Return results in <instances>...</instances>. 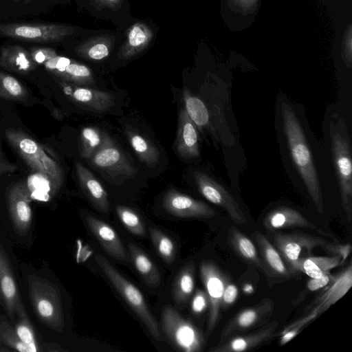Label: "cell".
Masks as SVG:
<instances>
[{
    "label": "cell",
    "instance_id": "cell-22",
    "mask_svg": "<svg viewBox=\"0 0 352 352\" xmlns=\"http://www.w3.org/2000/svg\"><path fill=\"white\" fill-rule=\"evenodd\" d=\"M228 242L235 253L248 263L263 274L268 280L273 278L263 263L253 242L236 227L228 231Z\"/></svg>",
    "mask_w": 352,
    "mask_h": 352
},
{
    "label": "cell",
    "instance_id": "cell-2",
    "mask_svg": "<svg viewBox=\"0 0 352 352\" xmlns=\"http://www.w3.org/2000/svg\"><path fill=\"white\" fill-rule=\"evenodd\" d=\"M346 100L329 105L322 124V140L336 178L341 206L348 221L352 217L351 107Z\"/></svg>",
    "mask_w": 352,
    "mask_h": 352
},
{
    "label": "cell",
    "instance_id": "cell-39",
    "mask_svg": "<svg viewBox=\"0 0 352 352\" xmlns=\"http://www.w3.org/2000/svg\"><path fill=\"white\" fill-rule=\"evenodd\" d=\"M0 85L3 90L12 97L19 98L24 95L21 84L10 75L0 72Z\"/></svg>",
    "mask_w": 352,
    "mask_h": 352
},
{
    "label": "cell",
    "instance_id": "cell-18",
    "mask_svg": "<svg viewBox=\"0 0 352 352\" xmlns=\"http://www.w3.org/2000/svg\"><path fill=\"white\" fill-rule=\"evenodd\" d=\"M278 326V321H272L253 333L242 336H235L219 342V344L211 348L210 351L241 352L249 351L270 340L275 335Z\"/></svg>",
    "mask_w": 352,
    "mask_h": 352
},
{
    "label": "cell",
    "instance_id": "cell-44",
    "mask_svg": "<svg viewBox=\"0 0 352 352\" xmlns=\"http://www.w3.org/2000/svg\"><path fill=\"white\" fill-rule=\"evenodd\" d=\"M146 40L145 32L140 27H134L129 35V43L133 47H140Z\"/></svg>",
    "mask_w": 352,
    "mask_h": 352
},
{
    "label": "cell",
    "instance_id": "cell-14",
    "mask_svg": "<svg viewBox=\"0 0 352 352\" xmlns=\"http://www.w3.org/2000/svg\"><path fill=\"white\" fill-rule=\"evenodd\" d=\"M163 207L172 215L182 218H212L216 214L206 203L175 190L165 194Z\"/></svg>",
    "mask_w": 352,
    "mask_h": 352
},
{
    "label": "cell",
    "instance_id": "cell-35",
    "mask_svg": "<svg viewBox=\"0 0 352 352\" xmlns=\"http://www.w3.org/2000/svg\"><path fill=\"white\" fill-rule=\"evenodd\" d=\"M116 210L121 222L132 234L140 237L144 236V223L134 210L124 206H117Z\"/></svg>",
    "mask_w": 352,
    "mask_h": 352
},
{
    "label": "cell",
    "instance_id": "cell-32",
    "mask_svg": "<svg viewBox=\"0 0 352 352\" xmlns=\"http://www.w3.org/2000/svg\"><path fill=\"white\" fill-rule=\"evenodd\" d=\"M104 132L96 127L82 129L80 137V154L82 158L90 159L101 146Z\"/></svg>",
    "mask_w": 352,
    "mask_h": 352
},
{
    "label": "cell",
    "instance_id": "cell-24",
    "mask_svg": "<svg viewBox=\"0 0 352 352\" xmlns=\"http://www.w3.org/2000/svg\"><path fill=\"white\" fill-rule=\"evenodd\" d=\"M34 62L29 50L19 45L0 47V66L12 72L26 74L34 69Z\"/></svg>",
    "mask_w": 352,
    "mask_h": 352
},
{
    "label": "cell",
    "instance_id": "cell-41",
    "mask_svg": "<svg viewBox=\"0 0 352 352\" xmlns=\"http://www.w3.org/2000/svg\"><path fill=\"white\" fill-rule=\"evenodd\" d=\"M322 248L329 254L340 256L341 258V265L346 261L351 250L350 243L338 244L331 242L326 243Z\"/></svg>",
    "mask_w": 352,
    "mask_h": 352
},
{
    "label": "cell",
    "instance_id": "cell-23",
    "mask_svg": "<svg viewBox=\"0 0 352 352\" xmlns=\"http://www.w3.org/2000/svg\"><path fill=\"white\" fill-rule=\"evenodd\" d=\"M80 188L91 204L100 211L107 212L110 205L108 195L100 182L80 163L76 164Z\"/></svg>",
    "mask_w": 352,
    "mask_h": 352
},
{
    "label": "cell",
    "instance_id": "cell-13",
    "mask_svg": "<svg viewBox=\"0 0 352 352\" xmlns=\"http://www.w3.org/2000/svg\"><path fill=\"white\" fill-rule=\"evenodd\" d=\"M274 305L270 299H263L253 307L243 309L223 328L220 342L236 333L245 331L265 322L272 315Z\"/></svg>",
    "mask_w": 352,
    "mask_h": 352
},
{
    "label": "cell",
    "instance_id": "cell-50",
    "mask_svg": "<svg viewBox=\"0 0 352 352\" xmlns=\"http://www.w3.org/2000/svg\"><path fill=\"white\" fill-rule=\"evenodd\" d=\"M109 1H114V0H109Z\"/></svg>",
    "mask_w": 352,
    "mask_h": 352
},
{
    "label": "cell",
    "instance_id": "cell-34",
    "mask_svg": "<svg viewBox=\"0 0 352 352\" xmlns=\"http://www.w3.org/2000/svg\"><path fill=\"white\" fill-rule=\"evenodd\" d=\"M52 74L78 84H90L93 82L91 73L84 65L71 62L63 68L51 72Z\"/></svg>",
    "mask_w": 352,
    "mask_h": 352
},
{
    "label": "cell",
    "instance_id": "cell-27",
    "mask_svg": "<svg viewBox=\"0 0 352 352\" xmlns=\"http://www.w3.org/2000/svg\"><path fill=\"white\" fill-rule=\"evenodd\" d=\"M128 247L130 259L144 282L151 287H158L161 283V275L157 267L136 245L130 243Z\"/></svg>",
    "mask_w": 352,
    "mask_h": 352
},
{
    "label": "cell",
    "instance_id": "cell-8",
    "mask_svg": "<svg viewBox=\"0 0 352 352\" xmlns=\"http://www.w3.org/2000/svg\"><path fill=\"white\" fill-rule=\"evenodd\" d=\"M199 271L209 301L206 336H210L219 320L223 290L230 280L228 276L211 261H202Z\"/></svg>",
    "mask_w": 352,
    "mask_h": 352
},
{
    "label": "cell",
    "instance_id": "cell-20",
    "mask_svg": "<svg viewBox=\"0 0 352 352\" xmlns=\"http://www.w3.org/2000/svg\"><path fill=\"white\" fill-rule=\"evenodd\" d=\"M0 292L10 318L16 314L19 318L28 317L20 299L9 261L3 252L0 253Z\"/></svg>",
    "mask_w": 352,
    "mask_h": 352
},
{
    "label": "cell",
    "instance_id": "cell-48",
    "mask_svg": "<svg viewBox=\"0 0 352 352\" xmlns=\"http://www.w3.org/2000/svg\"><path fill=\"white\" fill-rule=\"evenodd\" d=\"M232 3L242 11L253 10L258 3V0H230Z\"/></svg>",
    "mask_w": 352,
    "mask_h": 352
},
{
    "label": "cell",
    "instance_id": "cell-12",
    "mask_svg": "<svg viewBox=\"0 0 352 352\" xmlns=\"http://www.w3.org/2000/svg\"><path fill=\"white\" fill-rule=\"evenodd\" d=\"M352 286L351 262L322 288L318 296L305 309V313L314 312L318 316L341 299Z\"/></svg>",
    "mask_w": 352,
    "mask_h": 352
},
{
    "label": "cell",
    "instance_id": "cell-21",
    "mask_svg": "<svg viewBox=\"0 0 352 352\" xmlns=\"http://www.w3.org/2000/svg\"><path fill=\"white\" fill-rule=\"evenodd\" d=\"M254 236L258 246L261 258L273 278L290 279L296 276L298 273L289 268L278 250L265 236L256 232Z\"/></svg>",
    "mask_w": 352,
    "mask_h": 352
},
{
    "label": "cell",
    "instance_id": "cell-10",
    "mask_svg": "<svg viewBox=\"0 0 352 352\" xmlns=\"http://www.w3.org/2000/svg\"><path fill=\"white\" fill-rule=\"evenodd\" d=\"M90 159L96 168L111 176L132 177L138 171L134 164L106 133L101 146Z\"/></svg>",
    "mask_w": 352,
    "mask_h": 352
},
{
    "label": "cell",
    "instance_id": "cell-15",
    "mask_svg": "<svg viewBox=\"0 0 352 352\" xmlns=\"http://www.w3.org/2000/svg\"><path fill=\"white\" fill-rule=\"evenodd\" d=\"M8 201L14 228L19 235L24 236L32 222L31 197L26 184L20 182L12 186L8 192Z\"/></svg>",
    "mask_w": 352,
    "mask_h": 352
},
{
    "label": "cell",
    "instance_id": "cell-33",
    "mask_svg": "<svg viewBox=\"0 0 352 352\" xmlns=\"http://www.w3.org/2000/svg\"><path fill=\"white\" fill-rule=\"evenodd\" d=\"M148 232L155 250L160 257L168 264L175 258V246L172 239L161 230L149 227Z\"/></svg>",
    "mask_w": 352,
    "mask_h": 352
},
{
    "label": "cell",
    "instance_id": "cell-49",
    "mask_svg": "<svg viewBox=\"0 0 352 352\" xmlns=\"http://www.w3.org/2000/svg\"><path fill=\"white\" fill-rule=\"evenodd\" d=\"M1 250H0V253H1ZM1 292H0V298H1Z\"/></svg>",
    "mask_w": 352,
    "mask_h": 352
},
{
    "label": "cell",
    "instance_id": "cell-25",
    "mask_svg": "<svg viewBox=\"0 0 352 352\" xmlns=\"http://www.w3.org/2000/svg\"><path fill=\"white\" fill-rule=\"evenodd\" d=\"M341 265V258L333 256H304L293 263L289 269L294 272H302L310 278H318Z\"/></svg>",
    "mask_w": 352,
    "mask_h": 352
},
{
    "label": "cell",
    "instance_id": "cell-26",
    "mask_svg": "<svg viewBox=\"0 0 352 352\" xmlns=\"http://www.w3.org/2000/svg\"><path fill=\"white\" fill-rule=\"evenodd\" d=\"M71 95L76 102L96 111H107L115 104V97L111 94L91 88L76 87Z\"/></svg>",
    "mask_w": 352,
    "mask_h": 352
},
{
    "label": "cell",
    "instance_id": "cell-36",
    "mask_svg": "<svg viewBox=\"0 0 352 352\" xmlns=\"http://www.w3.org/2000/svg\"><path fill=\"white\" fill-rule=\"evenodd\" d=\"M0 341L21 352H34L29 346L19 339L14 328L4 321L0 322Z\"/></svg>",
    "mask_w": 352,
    "mask_h": 352
},
{
    "label": "cell",
    "instance_id": "cell-29",
    "mask_svg": "<svg viewBox=\"0 0 352 352\" xmlns=\"http://www.w3.org/2000/svg\"><path fill=\"white\" fill-rule=\"evenodd\" d=\"M195 288V266L192 262L186 263L178 272L172 287L173 298L178 305L186 303L191 297Z\"/></svg>",
    "mask_w": 352,
    "mask_h": 352
},
{
    "label": "cell",
    "instance_id": "cell-31",
    "mask_svg": "<svg viewBox=\"0 0 352 352\" xmlns=\"http://www.w3.org/2000/svg\"><path fill=\"white\" fill-rule=\"evenodd\" d=\"M26 186L31 199L39 201L50 200L58 190L47 176L39 173L29 176Z\"/></svg>",
    "mask_w": 352,
    "mask_h": 352
},
{
    "label": "cell",
    "instance_id": "cell-19",
    "mask_svg": "<svg viewBox=\"0 0 352 352\" xmlns=\"http://www.w3.org/2000/svg\"><path fill=\"white\" fill-rule=\"evenodd\" d=\"M175 148L178 155L186 160L198 158L200 155L198 129L185 109L179 112Z\"/></svg>",
    "mask_w": 352,
    "mask_h": 352
},
{
    "label": "cell",
    "instance_id": "cell-46",
    "mask_svg": "<svg viewBox=\"0 0 352 352\" xmlns=\"http://www.w3.org/2000/svg\"><path fill=\"white\" fill-rule=\"evenodd\" d=\"M109 50L107 47L102 44H96L89 50L87 55L89 58L94 60H100L107 56Z\"/></svg>",
    "mask_w": 352,
    "mask_h": 352
},
{
    "label": "cell",
    "instance_id": "cell-17",
    "mask_svg": "<svg viewBox=\"0 0 352 352\" xmlns=\"http://www.w3.org/2000/svg\"><path fill=\"white\" fill-rule=\"evenodd\" d=\"M265 228L274 232L292 228L315 230L324 235H329L318 228L316 225L307 219L297 209L288 206H278L272 208L263 219Z\"/></svg>",
    "mask_w": 352,
    "mask_h": 352
},
{
    "label": "cell",
    "instance_id": "cell-40",
    "mask_svg": "<svg viewBox=\"0 0 352 352\" xmlns=\"http://www.w3.org/2000/svg\"><path fill=\"white\" fill-rule=\"evenodd\" d=\"M342 58L345 66L351 68L352 65V28L351 24L346 28L343 37Z\"/></svg>",
    "mask_w": 352,
    "mask_h": 352
},
{
    "label": "cell",
    "instance_id": "cell-11",
    "mask_svg": "<svg viewBox=\"0 0 352 352\" xmlns=\"http://www.w3.org/2000/svg\"><path fill=\"white\" fill-rule=\"evenodd\" d=\"M273 241L283 260L289 267L299 258L309 256L316 247H322L329 241L305 233H280L273 235Z\"/></svg>",
    "mask_w": 352,
    "mask_h": 352
},
{
    "label": "cell",
    "instance_id": "cell-16",
    "mask_svg": "<svg viewBox=\"0 0 352 352\" xmlns=\"http://www.w3.org/2000/svg\"><path fill=\"white\" fill-rule=\"evenodd\" d=\"M85 221L91 232L109 256L122 262H130V256L118 234L109 224L92 215H87Z\"/></svg>",
    "mask_w": 352,
    "mask_h": 352
},
{
    "label": "cell",
    "instance_id": "cell-43",
    "mask_svg": "<svg viewBox=\"0 0 352 352\" xmlns=\"http://www.w3.org/2000/svg\"><path fill=\"white\" fill-rule=\"evenodd\" d=\"M334 275L327 272L318 278H310L306 285V292H316L322 289L333 278Z\"/></svg>",
    "mask_w": 352,
    "mask_h": 352
},
{
    "label": "cell",
    "instance_id": "cell-30",
    "mask_svg": "<svg viewBox=\"0 0 352 352\" xmlns=\"http://www.w3.org/2000/svg\"><path fill=\"white\" fill-rule=\"evenodd\" d=\"M183 98L184 109L197 129L201 130L209 128L210 123L209 112L204 102L198 97L193 96L188 88H184Z\"/></svg>",
    "mask_w": 352,
    "mask_h": 352
},
{
    "label": "cell",
    "instance_id": "cell-4",
    "mask_svg": "<svg viewBox=\"0 0 352 352\" xmlns=\"http://www.w3.org/2000/svg\"><path fill=\"white\" fill-rule=\"evenodd\" d=\"M30 298L39 320L48 327L61 331L64 315L58 287L49 280L30 274L28 276Z\"/></svg>",
    "mask_w": 352,
    "mask_h": 352
},
{
    "label": "cell",
    "instance_id": "cell-28",
    "mask_svg": "<svg viewBox=\"0 0 352 352\" xmlns=\"http://www.w3.org/2000/svg\"><path fill=\"white\" fill-rule=\"evenodd\" d=\"M125 132L131 147L138 157L148 167H153L160 160L157 148L148 139L127 126Z\"/></svg>",
    "mask_w": 352,
    "mask_h": 352
},
{
    "label": "cell",
    "instance_id": "cell-1",
    "mask_svg": "<svg viewBox=\"0 0 352 352\" xmlns=\"http://www.w3.org/2000/svg\"><path fill=\"white\" fill-rule=\"evenodd\" d=\"M306 113L300 102L284 93L277 94L274 124L286 175L322 214L327 190H339L328 150L312 131Z\"/></svg>",
    "mask_w": 352,
    "mask_h": 352
},
{
    "label": "cell",
    "instance_id": "cell-9",
    "mask_svg": "<svg viewBox=\"0 0 352 352\" xmlns=\"http://www.w3.org/2000/svg\"><path fill=\"white\" fill-rule=\"evenodd\" d=\"M65 25L53 23H11L0 24V36L38 43L60 41L68 33Z\"/></svg>",
    "mask_w": 352,
    "mask_h": 352
},
{
    "label": "cell",
    "instance_id": "cell-47",
    "mask_svg": "<svg viewBox=\"0 0 352 352\" xmlns=\"http://www.w3.org/2000/svg\"><path fill=\"white\" fill-rule=\"evenodd\" d=\"M16 169L17 166L5 157L0 146V176L8 173L14 172Z\"/></svg>",
    "mask_w": 352,
    "mask_h": 352
},
{
    "label": "cell",
    "instance_id": "cell-6",
    "mask_svg": "<svg viewBox=\"0 0 352 352\" xmlns=\"http://www.w3.org/2000/svg\"><path fill=\"white\" fill-rule=\"evenodd\" d=\"M163 331L177 349L185 352L202 351L205 339L200 330L184 318L172 306H165L161 314Z\"/></svg>",
    "mask_w": 352,
    "mask_h": 352
},
{
    "label": "cell",
    "instance_id": "cell-38",
    "mask_svg": "<svg viewBox=\"0 0 352 352\" xmlns=\"http://www.w3.org/2000/svg\"><path fill=\"white\" fill-rule=\"evenodd\" d=\"M14 329L23 343L29 346L34 352L38 351L34 330L28 317L19 318V320L14 325Z\"/></svg>",
    "mask_w": 352,
    "mask_h": 352
},
{
    "label": "cell",
    "instance_id": "cell-5",
    "mask_svg": "<svg viewBox=\"0 0 352 352\" xmlns=\"http://www.w3.org/2000/svg\"><path fill=\"white\" fill-rule=\"evenodd\" d=\"M6 137L28 166L34 172L47 176L58 190L63 182V172L60 165L47 155L43 148L25 133L8 129Z\"/></svg>",
    "mask_w": 352,
    "mask_h": 352
},
{
    "label": "cell",
    "instance_id": "cell-45",
    "mask_svg": "<svg viewBox=\"0 0 352 352\" xmlns=\"http://www.w3.org/2000/svg\"><path fill=\"white\" fill-rule=\"evenodd\" d=\"M238 296V289L235 285L230 283L226 284L222 296V307L232 305Z\"/></svg>",
    "mask_w": 352,
    "mask_h": 352
},
{
    "label": "cell",
    "instance_id": "cell-42",
    "mask_svg": "<svg viewBox=\"0 0 352 352\" xmlns=\"http://www.w3.org/2000/svg\"><path fill=\"white\" fill-rule=\"evenodd\" d=\"M208 298L205 291L199 289L195 294L191 301V309L195 314H200L208 307Z\"/></svg>",
    "mask_w": 352,
    "mask_h": 352
},
{
    "label": "cell",
    "instance_id": "cell-7",
    "mask_svg": "<svg viewBox=\"0 0 352 352\" xmlns=\"http://www.w3.org/2000/svg\"><path fill=\"white\" fill-rule=\"evenodd\" d=\"M199 192L208 201L222 208L236 224L246 223L248 219L236 197L224 184L201 170L192 173Z\"/></svg>",
    "mask_w": 352,
    "mask_h": 352
},
{
    "label": "cell",
    "instance_id": "cell-37",
    "mask_svg": "<svg viewBox=\"0 0 352 352\" xmlns=\"http://www.w3.org/2000/svg\"><path fill=\"white\" fill-rule=\"evenodd\" d=\"M318 316L314 312H309L301 319L287 327L280 333L279 344L284 345L296 337L310 322Z\"/></svg>",
    "mask_w": 352,
    "mask_h": 352
},
{
    "label": "cell",
    "instance_id": "cell-3",
    "mask_svg": "<svg viewBox=\"0 0 352 352\" xmlns=\"http://www.w3.org/2000/svg\"><path fill=\"white\" fill-rule=\"evenodd\" d=\"M95 261L113 287L145 325L150 334L156 340L161 341L162 338L158 323L148 309L141 292L125 278L104 256L97 254Z\"/></svg>",
    "mask_w": 352,
    "mask_h": 352
}]
</instances>
